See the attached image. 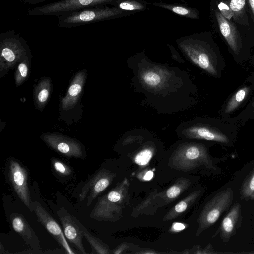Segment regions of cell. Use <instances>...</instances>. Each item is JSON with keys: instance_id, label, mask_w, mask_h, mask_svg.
Segmentation results:
<instances>
[{"instance_id": "cell-16", "label": "cell", "mask_w": 254, "mask_h": 254, "mask_svg": "<svg viewBox=\"0 0 254 254\" xmlns=\"http://www.w3.org/2000/svg\"><path fill=\"white\" fill-rule=\"evenodd\" d=\"M242 221L241 206L236 202L224 217L219 228L220 238L223 242L228 243L235 235L237 230L241 226Z\"/></svg>"}, {"instance_id": "cell-31", "label": "cell", "mask_w": 254, "mask_h": 254, "mask_svg": "<svg viewBox=\"0 0 254 254\" xmlns=\"http://www.w3.org/2000/svg\"><path fill=\"white\" fill-rule=\"evenodd\" d=\"M119 7L121 9L128 10L140 9L141 8V6L139 4L128 2L121 3L119 4Z\"/></svg>"}, {"instance_id": "cell-24", "label": "cell", "mask_w": 254, "mask_h": 254, "mask_svg": "<svg viewBox=\"0 0 254 254\" xmlns=\"http://www.w3.org/2000/svg\"><path fill=\"white\" fill-rule=\"evenodd\" d=\"M245 4L246 0H229V6L234 14V20L240 24L248 25Z\"/></svg>"}, {"instance_id": "cell-37", "label": "cell", "mask_w": 254, "mask_h": 254, "mask_svg": "<svg viewBox=\"0 0 254 254\" xmlns=\"http://www.w3.org/2000/svg\"><path fill=\"white\" fill-rule=\"evenodd\" d=\"M0 254H5L4 252V249L3 248L2 244L1 242H0Z\"/></svg>"}, {"instance_id": "cell-9", "label": "cell", "mask_w": 254, "mask_h": 254, "mask_svg": "<svg viewBox=\"0 0 254 254\" xmlns=\"http://www.w3.org/2000/svg\"><path fill=\"white\" fill-rule=\"evenodd\" d=\"M5 171L8 181L19 198L29 211H33L26 168L17 159L11 157L7 160Z\"/></svg>"}, {"instance_id": "cell-2", "label": "cell", "mask_w": 254, "mask_h": 254, "mask_svg": "<svg viewBox=\"0 0 254 254\" xmlns=\"http://www.w3.org/2000/svg\"><path fill=\"white\" fill-rule=\"evenodd\" d=\"M169 165L174 169L190 171L204 166L215 169V165L203 143L197 140L180 139L170 149Z\"/></svg>"}, {"instance_id": "cell-29", "label": "cell", "mask_w": 254, "mask_h": 254, "mask_svg": "<svg viewBox=\"0 0 254 254\" xmlns=\"http://www.w3.org/2000/svg\"><path fill=\"white\" fill-rule=\"evenodd\" d=\"M65 250L61 249H49L44 251H42L41 250H37L32 249L31 250L22 251L21 252L14 253L13 254H63L65 253L64 252Z\"/></svg>"}, {"instance_id": "cell-3", "label": "cell", "mask_w": 254, "mask_h": 254, "mask_svg": "<svg viewBox=\"0 0 254 254\" xmlns=\"http://www.w3.org/2000/svg\"><path fill=\"white\" fill-rule=\"evenodd\" d=\"M118 148L129 155L140 165L149 162L162 144L157 136L145 128H136L129 130L122 136L117 143Z\"/></svg>"}, {"instance_id": "cell-14", "label": "cell", "mask_w": 254, "mask_h": 254, "mask_svg": "<svg viewBox=\"0 0 254 254\" xmlns=\"http://www.w3.org/2000/svg\"><path fill=\"white\" fill-rule=\"evenodd\" d=\"M116 174L110 170L102 168L97 170L85 182L79 194V200L87 198L89 206L97 196L112 182Z\"/></svg>"}, {"instance_id": "cell-30", "label": "cell", "mask_w": 254, "mask_h": 254, "mask_svg": "<svg viewBox=\"0 0 254 254\" xmlns=\"http://www.w3.org/2000/svg\"><path fill=\"white\" fill-rule=\"evenodd\" d=\"M218 7L220 13L228 20H230L233 17L234 14L227 4L220 2L218 4Z\"/></svg>"}, {"instance_id": "cell-35", "label": "cell", "mask_w": 254, "mask_h": 254, "mask_svg": "<svg viewBox=\"0 0 254 254\" xmlns=\"http://www.w3.org/2000/svg\"><path fill=\"white\" fill-rule=\"evenodd\" d=\"M248 2L254 18V0H248Z\"/></svg>"}, {"instance_id": "cell-26", "label": "cell", "mask_w": 254, "mask_h": 254, "mask_svg": "<svg viewBox=\"0 0 254 254\" xmlns=\"http://www.w3.org/2000/svg\"><path fill=\"white\" fill-rule=\"evenodd\" d=\"M241 199L247 200L254 194V168L244 181L241 190Z\"/></svg>"}, {"instance_id": "cell-22", "label": "cell", "mask_w": 254, "mask_h": 254, "mask_svg": "<svg viewBox=\"0 0 254 254\" xmlns=\"http://www.w3.org/2000/svg\"><path fill=\"white\" fill-rule=\"evenodd\" d=\"M51 82L49 78L41 80L34 90V99L37 106L42 108L48 101L51 92Z\"/></svg>"}, {"instance_id": "cell-17", "label": "cell", "mask_w": 254, "mask_h": 254, "mask_svg": "<svg viewBox=\"0 0 254 254\" xmlns=\"http://www.w3.org/2000/svg\"><path fill=\"white\" fill-rule=\"evenodd\" d=\"M10 220L14 230L32 249L41 250L40 242L32 228L21 214L14 212L10 215Z\"/></svg>"}, {"instance_id": "cell-28", "label": "cell", "mask_w": 254, "mask_h": 254, "mask_svg": "<svg viewBox=\"0 0 254 254\" xmlns=\"http://www.w3.org/2000/svg\"><path fill=\"white\" fill-rule=\"evenodd\" d=\"M51 164L54 170L60 176L67 177L72 173L71 168L58 158H52Z\"/></svg>"}, {"instance_id": "cell-15", "label": "cell", "mask_w": 254, "mask_h": 254, "mask_svg": "<svg viewBox=\"0 0 254 254\" xmlns=\"http://www.w3.org/2000/svg\"><path fill=\"white\" fill-rule=\"evenodd\" d=\"M32 206L37 220L65 250L66 254H77L69 245L60 226L38 201H33Z\"/></svg>"}, {"instance_id": "cell-20", "label": "cell", "mask_w": 254, "mask_h": 254, "mask_svg": "<svg viewBox=\"0 0 254 254\" xmlns=\"http://www.w3.org/2000/svg\"><path fill=\"white\" fill-rule=\"evenodd\" d=\"M189 179L181 178L177 179L172 186L159 194H156L160 198V205L163 206L171 203L180 195L190 185Z\"/></svg>"}, {"instance_id": "cell-38", "label": "cell", "mask_w": 254, "mask_h": 254, "mask_svg": "<svg viewBox=\"0 0 254 254\" xmlns=\"http://www.w3.org/2000/svg\"><path fill=\"white\" fill-rule=\"evenodd\" d=\"M251 199H254V194L252 195V196L251 198Z\"/></svg>"}, {"instance_id": "cell-13", "label": "cell", "mask_w": 254, "mask_h": 254, "mask_svg": "<svg viewBox=\"0 0 254 254\" xmlns=\"http://www.w3.org/2000/svg\"><path fill=\"white\" fill-rule=\"evenodd\" d=\"M66 239L78 253L87 254L83 244V229L85 226L76 218L62 207L57 212Z\"/></svg>"}, {"instance_id": "cell-18", "label": "cell", "mask_w": 254, "mask_h": 254, "mask_svg": "<svg viewBox=\"0 0 254 254\" xmlns=\"http://www.w3.org/2000/svg\"><path fill=\"white\" fill-rule=\"evenodd\" d=\"M85 70L78 72L69 87L65 96L62 99V107L64 110H67L73 108L76 104L86 80Z\"/></svg>"}, {"instance_id": "cell-32", "label": "cell", "mask_w": 254, "mask_h": 254, "mask_svg": "<svg viewBox=\"0 0 254 254\" xmlns=\"http://www.w3.org/2000/svg\"><path fill=\"white\" fill-rule=\"evenodd\" d=\"M172 11L179 15H185L188 14L189 11L185 8L177 6L172 8Z\"/></svg>"}, {"instance_id": "cell-25", "label": "cell", "mask_w": 254, "mask_h": 254, "mask_svg": "<svg viewBox=\"0 0 254 254\" xmlns=\"http://www.w3.org/2000/svg\"><path fill=\"white\" fill-rule=\"evenodd\" d=\"M30 54L27 55L18 63L15 75V83L17 86H20L27 77L30 63Z\"/></svg>"}, {"instance_id": "cell-33", "label": "cell", "mask_w": 254, "mask_h": 254, "mask_svg": "<svg viewBox=\"0 0 254 254\" xmlns=\"http://www.w3.org/2000/svg\"><path fill=\"white\" fill-rule=\"evenodd\" d=\"M19 1L29 4H38L51 0H19Z\"/></svg>"}, {"instance_id": "cell-19", "label": "cell", "mask_w": 254, "mask_h": 254, "mask_svg": "<svg viewBox=\"0 0 254 254\" xmlns=\"http://www.w3.org/2000/svg\"><path fill=\"white\" fill-rule=\"evenodd\" d=\"M215 15L221 34L232 50L238 53L240 49L239 37L235 26L220 12L215 11Z\"/></svg>"}, {"instance_id": "cell-1", "label": "cell", "mask_w": 254, "mask_h": 254, "mask_svg": "<svg viewBox=\"0 0 254 254\" xmlns=\"http://www.w3.org/2000/svg\"><path fill=\"white\" fill-rule=\"evenodd\" d=\"M131 85L143 96L142 102L158 113L187 111L196 102V87L189 73L178 67L154 62L144 53L128 58Z\"/></svg>"}, {"instance_id": "cell-23", "label": "cell", "mask_w": 254, "mask_h": 254, "mask_svg": "<svg viewBox=\"0 0 254 254\" xmlns=\"http://www.w3.org/2000/svg\"><path fill=\"white\" fill-rule=\"evenodd\" d=\"M83 235L91 247V254H108L111 253L109 247L99 238L91 234L85 227L83 229Z\"/></svg>"}, {"instance_id": "cell-12", "label": "cell", "mask_w": 254, "mask_h": 254, "mask_svg": "<svg viewBox=\"0 0 254 254\" xmlns=\"http://www.w3.org/2000/svg\"><path fill=\"white\" fill-rule=\"evenodd\" d=\"M41 138L52 149L64 156L82 159L86 157L83 145L73 138L56 133L43 134Z\"/></svg>"}, {"instance_id": "cell-6", "label": "cell", "mask_w": 254, "mask_h": 254, "mask_svg": "<svg viewBox=\"0 0 254 254\" xmlns=\"http://www.w3.org/2000/svg\"><path fill=\"white\" fill-rule=\"evenodd\" d=\"M180 139L207 140L228 143V137L200 119H189L180 123L176 129Z\"/></svg>"}, {"instance_id": "cell-36", "label": "cell", "mask_w": 254, "mask_h": 254, "mask_svg": "<svg viewBox=\"0 0 254 254\" xmlns=\"http://www.w3.org/2000/svg\"><path fill=\"white\" fill-rule=\"evenodd\" d=\"M152 177L153 173L151 171H148L146 173L145 176H144V179L148 180L151 179Z\"/></svg>"}, {"instance_id": "cell-34", "label": "cell", "mask_w": 254, "mask_h": 254, "mask_svg": "<svg viewBox=\"0 0 254 254\" xmlns=\"http://www.w3.org/2000/svg\"><path fill=\"white\" fill-rule=\"evenodd\" d=\"M185 226L184 224L180 223H176L173 226V228L175 230H182L185 228Z\"/></svg>"}, {"instance_id": "cell-7", "label": "cell", "mask_w": 254, "mask_h": 254, "mask_svg": "<svg viewBox=\"0 0 254 254\" xmlns=\"http://www.w3.org/2000/svg\"><path fill=\"white\" fill-rule=\"evenodd\" d=\"M233 198V190L231 188H228L217 193L206 203L198 219L196 236L216 223L221 214L230 206Z\"/></svg>"}, {"instance_id": "cell-11", "label": "cell", "mask_w": 254, "mask_h": 254, "mask_svg": "<svg viewBox=\"0 0 254 254\" xmlns=\"http://www.w3.org/2000/svg\"><path fill=\"white\" fill-rule=\"evenodd\" d=\"M113 0H60L35 7L28 11L32 16H55L85 9L89 7L104 5Z\"/></svg>"}, {"instance_id": "cell-10", "label": "cell", "mask_w": 254, "mask_h": 254, "mask_svg": "<svg viewBox=\"0 0 254 254\" xmlns=\"http://www.w3.org/2000/svg\"><path fill=\"white\" fill-rule=\"evenodd\" d=\"M179 46L186 58L195 66L212 76L217 74L215 58L205 44L190 40L180 42Z\"/></svg>"}, {"instance_id": "cell-27", "label": "cell", "mask_w": 254, "mask_h": 254, "mask_svg": "<svg viewBox=\"0 0 254 254\" xmlns=\"http://www.w3.org/2000/svg\"><path fill=\"white\" fill-rule=\"evenodd\" d=\"M249 91V88L248 87H244L239 90L228 103L225 112L229 113L234 111L244 100Z\"/></svg>"}, {"instance_id": "cell-8", "label": "cell", "mask_w": 254, "mask_h": 254, "mask_svg": "<svg viewBox=\"0 0 254 254\" xmlns=\"http://www.w3.org/2000/svg\"><path fill=\"white\" fill-rule=\"evenodd\" d=\"M116 14L114 9L104 7L103 5L89 7L58 16L57 26L60 28H73L107 19Z\"/></svg>"}, {"instance_id": "cell-21", "label": "cell", "mask_w": 254, "mask_h": 254, "mask_svg": "<svg viewBox=\"0 0 254 254\" xmlns=\"http://www.w3.org/2000/svg\"><path fill=\"white\" fill-rule=\"evenodd\" d=\"M201 193V190H196L190 193L172 207L163 217V220H171L180 216L194 204Z\"/></svg>"}, {"instance_id": "cell-5", "label": "cell", "mask_w": 254, "mask_h": 254, "mask_svg": "<svg viewBox=\"0 0 254 254\" xmlns=\"http://www.w3.org/2000/svg\"><path fill=\"white\" fill-rule=\"evenodd\" d=\"M0 69L1 77L10 68L30 54L25 40L14 30L0 34Z\"/></svg>"}, {"instance_id": "cell-4", "label": "cell", "mask_w": 254, "mask_h": 254, "mask_svg": "<svg viewBox=\"0 0 254 254\" xmlns=\"http://www.w3.org/2000/svg\"><path fill=\"white\" fill-rule=\"evenodd\" d=\"M129 182L126 178L106 194L99 197L89 217L98 221L114 222L119 220L129 200Z\"/></svg>"}]
</instances>
